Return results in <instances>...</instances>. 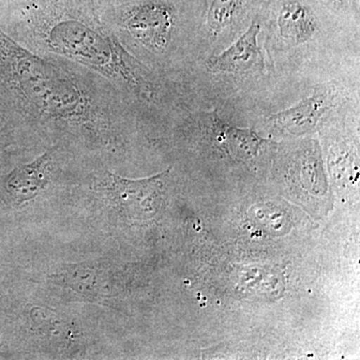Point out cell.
I'll return each instance as SVG.
<instances>
[{
    "label": "cell",
    "instance_id": "7",
    "mask_svg": "<svg viewBox=\"0 0 360 360\" xmlns=\"http://www.w3.org/2000/svg\"><path fill=\"white\" fill-rule=\"evenodd\" d=\"M276 20L281 37L297 44L309 39L316 30V15L305 0H279Z\"/></svg>",
    "mask_w": 360,
    "mask_h": 360
},
{
    "label": "cell",
    "instance_id": "1",
    "mask_svg": "<svg viewBox=\"0 0 360 360\" xmlns=\"http://www.w3.org/2000/svg\"><path fill=\"white\" fill-rule=\"evenodd\" d=\"M0 80L40 116L82 122L90 115L89 99L68 73L26 51L1 30Z\"/></svg>",
    "mask_w": 360,
    "mask_h": 360
},
{
    "label": "cell",
    "instance_id": "12",
    "mask_svg": "<svg viewBox=\"0 0 360 360\" xmlns=\"http://www.w3.org/2000/svg\"><path fill=\"white\" fill-rule=\"evenodd\" d=\"M317 4H322V6H341L345 4V0H315Z\"/></svg>",
    "mask_w": 360,
    "mask_h": 360
},
{
    "label": "cell",
    "instance_id": "5",
    "mask_svg": "<svg viewBox=\"0 0 360 360\" xmlns=\"http://www.w3.org/2000/svg\"><path fill=\"white\" fill-rule=\"evenodd\" d=\"M54 149H49L32 162L14 168L6 180V193L16 205L34 200L51 180Z\"/></svg>",
    "mask_w": 360,
    "mask_h": 360
},
{
    "label": "cell",
    "instance_id": "6",
    "mask_svg": "<svg viewBox=\"0 0 360 360\" xmlns=\"http://www.w3.org/2000/svg\"><path fill=\"white\" fill-rule=\"evenodd\" d=\"M259 30L258 23L251 25L236 44L210 59L208 68L215 73H243L264 70V58L257 44Z\"/></svg>",
    "mask_w": 360,
    "mask_h": 360
},
{
    "label": "cell",
    "instance_id": "9",
    "mask_svg": "<svg viewBox=\"0 0 360 360\" xmlns=\"http://www.w3.org/2000/svg\"><path fill=\"white\" fill-rule=\"evenodd\" d=\"M212 129L217 141L236 158H251L258 153L264 141L253 130L240 129L227 124L213 113Z\"/></svg>",
    "mask_w": 360,
    "mask_h": 360
},
{
    "label": "cell",
    "instance_id": "11",
    "mask_svg": "<svg viewBox=\"0 0 360 360\" xmlns=\"http://www.w3.org/2000/svg\"><path fill=\"white\" fill-rule=\"evenodd\" d=\"M13 143V130L8 127L0 129V153Z\"/></svg>",
    "mask_w": 360,
    "mask_h": 360
},
{
    "label": "cell",
    "instance_id": "3",
    "mask_svg": "<svg viewBox=\"0 0 360 360\" xmlns=\"http://www.w3.org/2000/svg\"><path fill=\"white\" fill-rule=\"evenodd\" d=\"M168 170L141 179H129L108 172L103 191L118 212L130 221L153 219L162 207Z\"/></svg>",
    "mask_w": 360,
    "mask_h": 360
},
{
    "label": "cell",
    "instance_id": "8",
    "mask_svg": "<svg viewBox=\"0 0 360 360\" xmlns=\"http://www.w3.org/2000/svg\"><path fill=\"white\" fill-rule=\"evenodd\" d=\"M330 108L326 94H315L292 108L272 115L269 120L291 132L307 131L314 129Z\"/></svg>",
    "mask_w": 360,
    "mask_h": 360
},
{
    "label": "cell",
    "instance_id": "4",
    "mask_svg": "<svg viewBox=\"0 0 360 360\" xmlns=\"http://www.w3.org/2000/svg\"><path fill=\"white\" fill-rule=\"evenodd\" d=\"M176 22V8L167 0H146L135 6L125 18L130 34L153 51L167 46Z\"/></svg>",
    "mask_w": 360,
    "mask_h": 360
},
{
    "label": "cell",
    "instance_id": "2",
    "mask_svg": "<svg viewBox=\"0 0 360 360\" xmlns=\"http://www.w3.org/2000/svg\"><path fill=\"white\" fill-rule=\"evenodd\" d=\"M42 40L61 56L122 82L139 94H150L146 70L112 35L99 26L66 18L47 26L42 32Z\"/></svg>",
    "mask_w": 360,
    "mask_h": 360
},
{
    "label": "cell",
    "instance_id": "10",
    "mask_svg": "<svg viewBox=\"0 0 360 360\" xmlns=\"http://www.w3.org/2000/svg\"><path fill=\"white\" fill-rule=\"evenodd\" d=\"M251 0H210L206 13V22L210 32H222L245 13Z\"/></svg>",
    "mask_w": 360,
    "mask_h": 360
}]
</instances>
